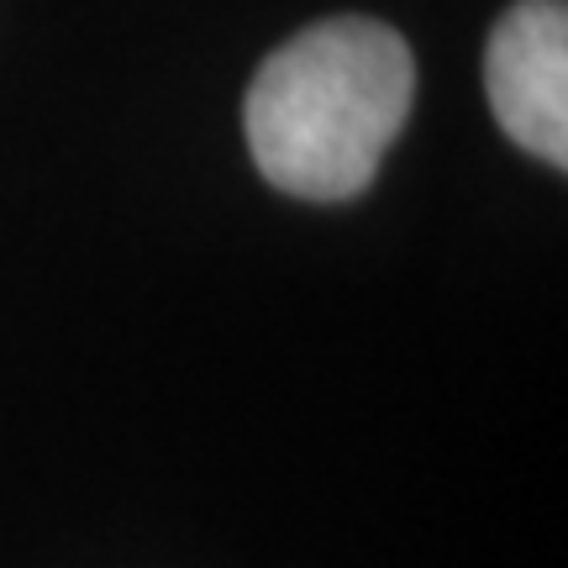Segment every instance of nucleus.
<instances>
[{
	"label": "nucleus",
	"mask_w": 568,
	"mask_h": 568,
	"mask_svg": "<svg viewBox=\"0 0 568 568\" xmlns=\"http://www.w3.org/2000/svg\"><path fill=\"white\" fill-rule=\"evenodd\" d=\"M485 90L510 142L568 169V6L516 0L485 48Z\"/></svg>",
	"instance_id": "obj_2"
},
{
	"label": "nucleus",
	"mask_w": 568,
	"mask_h": 568,
	"mask_svg": "<svg viewBox=\"0 0 568 568\" xmlns=\"http://www.w3.org/2000/svg\"><path fill=\"white\" fill-rule=\"evenodd\" d=\"M416 101L406 38L368 17H326L274 48L253 74L243 126L253 163L301 201H353Z\"/></svg>",
	"instance_id": "obj_1"
}]
</instances>
